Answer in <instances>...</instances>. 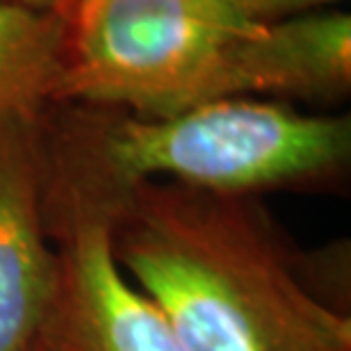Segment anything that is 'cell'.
<instances>
[{
	"mask_svg": "<svg viewBox=\"0 0 351 351\" xmlns=\"http://www.w3.org/2000/svg\"><path fill=\"white\" fill-rule=\"evenodd\" d=\"M240 96L338 103L351 89V16L326 10L263 23L237 62Z\"/></svg>",
	"mask_w": 351,
	"mask_h": 351,
	"instance_id": "8992f818",
	"label": "cell"
},
{
	"mask_svg": "<svg viewBox=\"0 0 351 351\" xmlns=\"http://www.w3.org/2000/svg\"><path fill=\"white\" fill-rule=\"evenodd\" d=\"M112 247L185 351H319L351 340V319L308 290L258 196L137 182L117 208Z\"/></svg>",
	"mask_w": 351,
	"mask_h": 351,
	"instance_id": "6da1fadb",
	"label": "cell"
},
{
	"mask_svg": "<svg viewBox=\"0 0 351 351\" xmlns=\"http://www.w3.org/2000/svg\"><path fill=\"white\" fill-rule=\"evenodd\" d=\"M44 215L55 285L37 340L46 351H185L162 311L125 278L112 226L128 189L96 162L64 112H41Z\"/></svg>",
	"mask_w": 351,
	"mask_h": 351,
	"instance_id": "277c9868",
	"label": "cell"
},
{
	"mask_svg": "<svg viewBox=\"0 0 351 351\" xmlns=\"http://www.w3.org/2000/svg\"><path fill=\"white\" fill-rule=\"evenodd\" d=\"M345 0H251V14L258 23H274L301 14L326 12Z\"/></svg>",
	"mask_w": 351,
	"mask_h": 351,
	"instance_id": "ba28073f",
	"label": "cell"
},
{
	"mask_svg": "<svg viewBox=\"0 0 351 351\" xmlns=\"http://www.w3.org/2000/svg\"><path fill=\"white\" fill-rule=\"evenodd\" d=\"M103 171L130 189L167 180L223 196L340 187L351 165V117L306 114L251 96L144 119L119 108L62 103Z\"/></svg>",
	"mask_w": 351,
	"mask_h": 351,
	"instance_id": "7a4b0ae2",
	"label": "cell"
},
{
	"mask_svg": "<svg viewBox=\"0 0 351 351\" xmlns=\"http://www.w3.org/2000/svg\"><path fill=\"white\" fill-rule=\"evenodd\" d=\"M30 351H46V349L41 347V342H39V340H34V345L30 347Z\"/></svg>",
	"mask_w": 351,
	"mask_h": 351,
	"instance_id": "8fae6325",
	"label": "cell"
},
{
	"mask_svg": "<svg viewBox=\"0 0 351 351\" xmlns=\"http://www.w3.org/2000/svg\"><path fill=\"white\" fill-rule=\"evenodd\" d=\"M7 3H16L23 7H32V10H39V12H55V14L66 16V14L71 12L75 0H7Z\"/></svg>",
	"mask_w": 351,
	"mask_h": 351,
	"instance_id": "9c48e42d",
	"label": "cell"
},
{
	"mask_svg": "<svg viewBox=\"0 0 351 351\" xmlns=\"http://www.w3.org/2000/svg\"><path fill=\"white\" fill-rule=\"evenodd\" d=\"M41 112L0 114V351H30L55 285Z\"/></svg>",
	"mask_w": 351,
	"mask_h": 351,
	"instance_id": "5b68a950",
	"label": "cell"
},
{
	"mask_svg": "<svg viewBox=\"0 0 351 351\" xmlns=\"http://www.w3.org/2000/svg\"><path fill=\"white\" fill-rule=\"evenodd\" d=\"M261 25L251 0H75L55 103L165 119L235 98L240 51Z\"/></svg>",
	"mask_w": 351,
	"mask_h": 351,
	"instance_id": "3957f363",
	"label": "cell"
},
{
	"mask_svg": "<svg viewBox=\"0 0 351 351\" xmlns=\"http://www.w3.org/2000/svg\"><path fill=\"white\" fill-rule=\"evenodd\" d=\"M319 351H351V340H338V342H333V345H326Z\"/></svg>",
	"mask_w": 351,
	"mask_h": 351,
	"instance_id": "30bf717a",
	"label": "cell"
},
{
	"mask_svg": "<svg viewBox=\"0 0 351 351\" xmlns=\"http://www.w3.org/2000/svg\"><path fill=\"white\" fill-rule=\"evenodd\" d=\"M64 37L66 16L0 0V114L55 103Z\"/></svg>",
	"mask_w": 351,
	"mask_h": 351,
	"instance_id": "52a82bcc",
	"label": "cell"
}]
</instances>
